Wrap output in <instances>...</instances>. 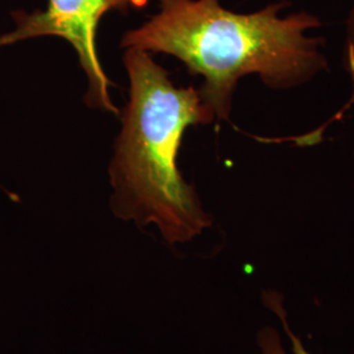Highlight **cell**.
Returning <instances> with one entry per match:
<instances>
[{"label":"cell","mask_w":354,"mask_h":354,"mask_svg":"<svg viewBox=\"0 0 354 354\" xmlns=\"http://www.w3.org/2000/svg\"><path fill=\"white\" fill-rule=\"evenodd\" d=\"M160 11L124 35L121 46L163 53L180 59L192 75H201L203 102L228 121L232 95L243 76L256 74L269 88L298 87L327 68L322 39L308 32L317 16H282L286 3L261 11L236 13L219 0H159Z\"/></svg>","instance_id":"1"},{"label":"cell","mask_w":354,"mask_h":354,"mask_svg":"<svg viewBox=\"0 0 354 354\" xmlns=\"http://www.w3.org/2000/svg\"><path fill=\"white\" fill-rule=\"evenodd\" d=\"M130 100L109 167L114 214L140 227L155 225L168 244L193 241L212 218L177 168L185 130L210 124L213 111L198 89L177 88L149 51L127 49Z\"/></svg>","instance_id":"2"},{"label":"cell","mask_w":354,"mask_h":354,"mask_svg":"<svg viewBox=\"0 0 354 354\" xmlns=\"http://www.w3.org/2000/svg\"><path fill=\"white\" fill-rule=\"evenodd\" d=\"M151 0H49L45 11L12 13L15 28L0 36V48L20 41L38 37H59L66 39L79 57V62L88 79V91L84 96L87 105L118 114L109 95L111 82L102 70L96 36L102 16L109 11L127 13L140 10Z\"/></svg>","instance_id":"3"},{"label":"cell","mask_w":354,"mask_h":354,"mask_svg":"<svg viewBox=\"0 0 354 354\" xmlns=\"http://www.w3.org/2000/svg\"><path fill=\"white\" fill-rule=\"evenodd\" d=\"M261 297H263V304H266V308L272 311L279 319V324L282 326L290 342L292 354H311L289 324L288 311L285 308L282 294L276 290H266L263 291ZM257 344L263 354H288L283 344L281 342V335L274 327H264L260 329L257 333Z\"/></svg>","instance_id":"4"},{"label":"cell","mask_w":354,"mask_h":354,"mask_svg":"<svg viewBox=\"0 0 354 354\" xmlns=\"http://www.w3.org/2000/svg\"><path fill=\"white\" fill-rule=\"evenodd\" d=\"M344 64H345L346 71L354 79V7L346 20V42H345Z\"/></svg>","instance_id":"5"}]
</instances>
